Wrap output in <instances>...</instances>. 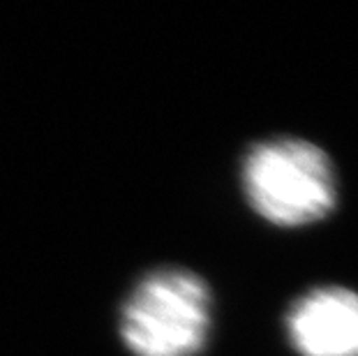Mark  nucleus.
Segmentation results:
<instances>
[{
	"label": "nucleus",
	"mask_w": 358,
	"mask_h": 356,
	"mask_svg": "<svg viewBox=\"0 0 358 356\" xmlns=\"http://www.w3.org/2000/svg\"><path fill=\"white\" fill-rule=\"evenodd\" d=\"M287 333L301 356H358V294L319 287L294 303Z\"/></svg>",
	"instance_id": "nucleus-3"
},
{
	"label": "nucleus",
	"mask_w": 358,
	"mask_h": 356,
	"mask_svg": "<svg viewBox=\"0 0 358 356\" xmlns=\"http://www.w3.org/2000/svg\"><path fill=\"white\" fill-rule=\"evenodd\" d=\"M213 299L196 273L157 269L120 310V338L134 356H196L210 336Z\"/></svg>",
	"instance_id": "nucleus-2"
},
{
	"label": "nucleus",
	"mask_w": 358,
	"mask_h": 356,
	"mask_svg": "<svg viewBox=\"0 0 358 356\" xmlns=\"http://www.w3.org/2000/svg\"><path fill=\"white\" fill-rule=\"evenodd\" d=\"M329 155L303 139H268L248 150L243 190L259 215L278 227H301L335 208L338 187Z\"/></svg>",
	"instance_id": "nucleus-1"
}]
</instances>
